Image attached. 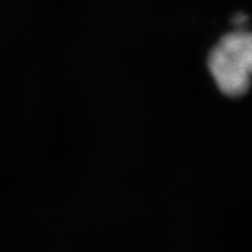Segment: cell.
I'll use <instances>...</instances> for the list:
<instances>
[{"label": "cell", "instance_id": "obj_1", "mask_svg": "<svg viewBox=\"0 0 252 252\" xmlns=\"http://www.w3.org/2000/svg\"><path fill=\"white\" fill-rule=\"evenodd\" d=\"M210 70L227 93L237 94L252 80V34L233 32L224 36L210 58Z\"/></svg>", "mask_w": 252, "mask_h": 252}]
</instances>
